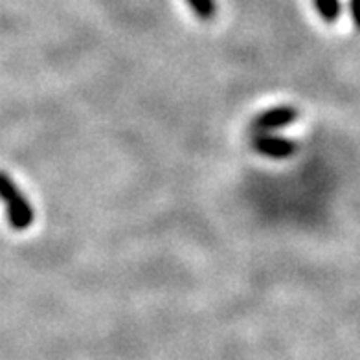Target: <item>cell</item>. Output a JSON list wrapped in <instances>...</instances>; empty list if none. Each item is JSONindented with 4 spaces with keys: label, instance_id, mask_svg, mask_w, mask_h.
Listing matches in <instances>:
<instances>
[{
    "label": "cell",
    "instance_id": "6da1fadb",
    "mask_svg": "<svg viewBox=\"0 0 360 360\" xmlns=\"http://www.w3.org/2000/svg\"><path fill=\"white\" fill-rule=\"evenodd\" d=\"M0 200L4 202L6 217L13 230L24 232L34 224V206L28 202L19 186L15 184V180L6 171H0Z\"/></svg>",
    "mask_w": 360,
    "mask_h": 360
},
{
    "label": "cell",
    "instance_id": "7a4b0ae2",
    "mask_svg": "<svg viewBox=\"0 0 360 360\" xmlns=\"http://www.w3.org/2000/svg\"><path fill=\"white\" fill-rule=\"evenodd\" d=\"M300 112L292 105H280L274 109H269L265 112L257 114L256 118L252 120L250 131L254 134H263V133H274L278 129L289 127L298 120Z\"/></svg>",
    "mask_w": 360,
    "mask_h": 360
},
{
    "label": "cell",
    "instance_id": "3957f363",
    "mask_svg": "<svg viewBox=\"0 0 360 360\" xmlns=\"http://www.w3.org/2000/svg\"><path fill=\"white\" fill-rule=\"evenodd\" d=\"M252 146L259 155L266 158H274V160H285V158H290L298 153V143L289 140V138L278 136V134L272 133L254 134Z\"/></svg>",
    "mask_w": 360,
    "mask_h": 360
},
{
    "label": "cell",
    "instance_id": "277c9868",
    "mask_svg": "<svg viewBox=\"0 0 360 360\" xmlns=\"http://www.w3.org/2000/svg\"><path fill=\"white\" fill-rule=\"evenodd\" d=\"M314 8H316L318 15L322 17V20L329 24L338 20L342 13L340 0H314Z\"/></svg>",
    "mask_w": 360,
    "mask_h": 360
},
{
    "label": "cell",
    "instance_id": "5b68a950",
    "mask_svg": "<svg viewBox=\"0 0 360 360\" xmlns=\"http://www.w3.org/2000/svg\"><path fill=\"white\" fill-rule=\"evenodd\" d=\"M200 20H212L217 13L215 0H186Z\"/></svg>",
    "mask_w": 360,
    "mask_h": 360
},
{
    "label": "cell",
    "instance_id": "8992f818",
    "mask_svg": "<svg viewBox=\"0 0 360 360\" xmlns=\"http://www.w3.org/2000/svg\"><path fill=\"white\" fill-rule=\"evenodd\" d=\"M349 11L353 24L360 30V0H349Z\"/></svg>",
    "mask_w": 360,
    "mask_h": 360
}]
</instances>
